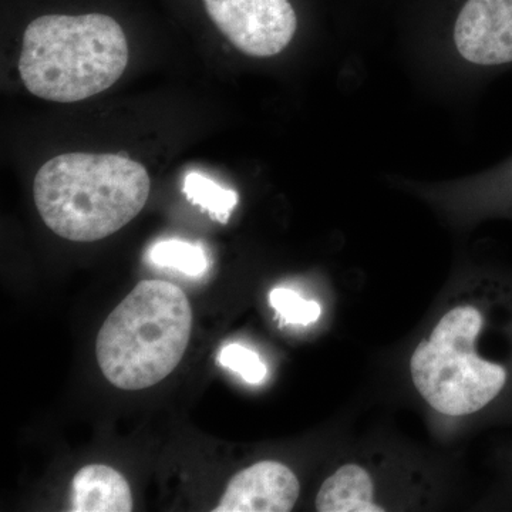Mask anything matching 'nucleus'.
<instances>
[{"instance_id":"9d476101","label":"nucleus","mask_w":512,"mask_h":512,"mask_svg":"<svg viewBox=\"0 0 512 512\" xmlns=\"http://www.w3.org/2000/svg\"><path fill=\"white\" fill-rule=\"evenodd\" d=\"M183 190L192 204L210 212L212 217L220 222H227L232 210L238 204L237 192L221 187L220 184L200 173L187 174Z\"/></svg>"},{"instance_id":"39448f33","label":"nucleus","mask_w":512,"mask_h":512,"mask_svg":"<svg viewBox=\"0 0 512 512\" xmlns=\"http://www.w3.org/2000/svg\"><path fill=\"white\" fill-rule=\"evenodd\" d=\"M214 25L239 52L279 55L298 30L291 0H202Z\"/></svg>"},{"instance_id":"7ed1b4c3","label":"nucleus","mask_w":512,"mask_h":512,"mask_svg":"<svg viewBox=\"0 0 512 512\" xmlns=\"http://www.w3.org/2000/svg\"><path fill=\"white\" fill-rule=\"evenodd\" d=\"M192 328L187 295L171 282H140L110 313L97 335V362L121 390L160 383L183 359Z\"/></svg>"},{"instance_id":"ddd939ff","label":"nucleus","mask_w":512,"mask_h":512,"mask_svg":"<svg viewBox=\"0 0 512 512\" xmlns=\"http://www.w3.org/2000/svg\"><path fill=\"white\" fill-rule=\"evenodd\" d=\"M220 363L251 384L264 382L268 375V369L258 353L238 343H232L221 350Z\"/></svg>"},{"instance_id":"f03ea898","label":"nucleus","mask_w":512,"mask_h":512,"mask_svg":"<svg viewBox=\"0 0 512 512\" xmlns=\"http://www.w3.org/2000/svg\"><path fill=\"white\" fill-rule=\"evenodd\" d=\"M127 64L126 33L111 16L45 15L25 30L19 73L40 99L76 103L110 89Z\"/></svg>"},{"instance_id":"20e7f679","label":"nucleus","mask_w":512,"mask_h":512,"mask_svg":"<svg viewBox=\"0 0 512 512\" xmlns=\"http://www.w3.org/2000/svg\"><path fill=\"white\" fill-rule=\"evenodd\" d=\"M484 316L473 305L448 311L430 338L414 349L410 372L423 399L447 416H468L497 400L510 383V366L478 355Z\"/></svg>"},{"instance_id":"9b49d317","label":"nucleus","mask_w":512,"mask_h":512,"mask_svg":"<svg viewBox=\"0 0 512 512\" xmlns=\"http://www.w3.org/2000/svg\"><path fill=\"white\" fill-rule=\"evenodd\" d=\"M150 259L154 265L175 269L187 276H201L208 269L204 249L181 239L158 242L151 248Z\"/></svg>"},{"instance_id":"423d86ee","label":"nucleus","mask_w":512,"mask_h":512,"mask_svg":"<svg viewBox=\"0 0 512 512\" xmlns=\"http://www.w3.org/2000/svg\"><path fill=\"white\" fill-rule=\"evenodd\" d=\"M458 53L478 66L512 63V0H463L453 25Z\"/></svg>"},{"instance_id":"1a4fd4ad","label":"nucleus","mask_w":512,"mask_h":512,"mask_svg":"<svg viewBox=\"0 0 512 512\" xmlns=\"http://www.w3.org/2000/svg\"><path fill=\"white\" fill-rule=\"evenodd\" d=\"M319 512H382L373 501V483L365 468L345 464L322 484L316 497Z\"/></svg>"},{"instance_id":"f257e3e1","label":"nucleus","mask_w":512,"mask_h":512,"mask_svg":"<svg viewBox=\"0 0 512 512\" xmlns=\"http://www.w3.org/2000/svg\"><path fill=\"white\" fill-rule=\"evenodd\" d=\"M146 167L120 154H60L37 171L33 197L56 235L100 241L134 220L150 195Z\"/></svg>"},{"instance_id":"6e6552de","label":"nucleus","mask_w":512,"mask_h":512,"mask_svg":"<svg viewBox=\"0 0 512 512\" xmlns=\"http://www.w3.org/2000/svg\"><path fill=\"white\" fill-rule=\"evenodd\" d=\"M70 510L74 512H130V485L119 471L103 464L83 467L73 478Z\"/></svg>"},{"instance_id":"0eeeda50","label":"nucleus","mask_w":512,"mask_h":512,"mask_svg":"<svg viewBox=\"0 0 512 512\" xmlns=\"http://www.w3.org/2000/svg\"><path fill=\"white\" fill-rule=\"evenodd\" d=\"M301 484L291 468L261 461L229 481L214 512H288L295 507Z\"/></svg>"},{"instance_id":"f8f14e48","label":"nucleus","mask_w":512,"mask_h":512,"mask_svg":"<svg viewBox=\"0 0 512 512\" xmlns=\"http://www.w3.org/2000/svg\"><path fill=\"white\" fill-rule=\"evenodd\" d=\"M269 303L291 325H311L322 313L318 302L303 299L299 293L286 288H276L269 293Z\"/></svg>"}]
</instances>
